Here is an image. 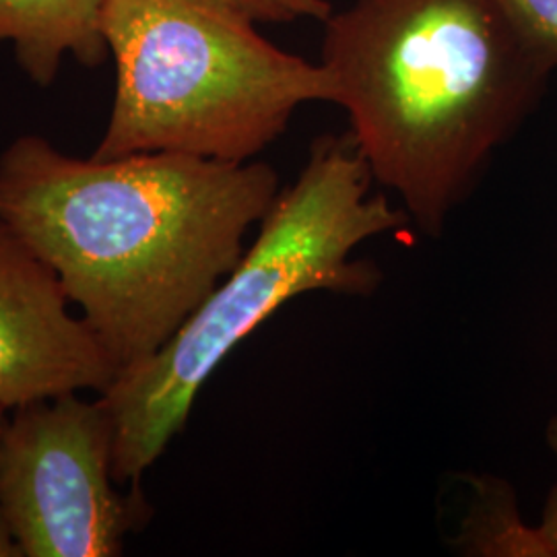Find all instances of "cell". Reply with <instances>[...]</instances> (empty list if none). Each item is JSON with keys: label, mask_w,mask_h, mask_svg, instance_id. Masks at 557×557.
<instances>
[{"label": "cell", "mask_w": 557, "mask_h": 557, "mask_svg": "<svg viewBox=\"0 0 557 557\" xmlns=\"http://www.w3.org/2000/svg\"><path fill=\"white\" fill-rule=\"evenodd\" d=\"M238 0H110L103 34L116 69L98 160L182 153L257 160L296 110L337 101L320 62L267 40Z\"/></svg>", "instance_id": "277c9868"}, {"label": "cell", "mask_w": 557, "mask_h": 557, "mask_svg": "<svg viewBox=\"0 0 557 557\" xmlns=\"http://www.w3.org/2000/svg\"><path fill=\"white\" fill-rule=\"evenodd\" d=\"M545 438L557 460V413L547 423ZM535 533L541 545V557H557V481L547 496Z\"/></svg>", "instance_id": "8fae6325"}, {"label": "cell", "mask_w": 557, "mask_h": 557, "mask_svg": "<svg viewBox=\"0 0 557 557\" xmlns=\"http://www.w3.org/2000/svg\"><path fill=\"white\" fill-rule=\"evenodd\" d=\"M259 23H294V21H326L335 11L329 0H238Z\"/></svg>", "instance_id": "30bf717a"}, {"label": "cell", "mask_w": 557, "mask_h": 557, "mask_svg": "<svg viewBox=\"0 0 557 557\" xmlns=\"http://www.w3.org/2000/svg\"><path fill=\"white\" fill-rule=\"evenodd\" d=\"M278 190L257 160H81L40 135L0 153V220L52 267L119 376L153 358L238 264Z\"/></svg>", "instance_id": "6da1fadb"}, {"label": "cell", "mask_w": 557, "mask_h": 557, "mask_svg": "<svg viewBox=\"0 0 557 557\" xmlns=\"http://www.w3.org/2000/svg\"><path fill=\"white\" fill-rule=\"evenodd\" d=\"M0 557H23L20 545L9 529V522L4 518L2 508H0Z\"/></svg>", "instance_id": "7c38bea8"}, {"label": "cell", "mask_w": 557, "mask_h": 557, "mask_svg": "<svg viewBox=\"0 0 557 557\" xmlns=\"http://www.w3.org/2000/svg\"><path fill=\"white\" fill-rule=\"evenodd\" d=\"M110 0H0V46L9 44L21 71L38 87L59 77L64 57L87 69L110 59L103 15Z\"/></svg>", "instance_id": "52a82bcc"}, {"label": "cell", "mask_w": 557, "mask_h": 557, "mask_svg": "<svg viewBox=\"0 0 557 557\" xmlns=\"http://www.w3.org/2000/svg\"><path fill=\"white\" fill-rule=\"evenodd\" d=\"M372 176L438 238L554 71L499 0H351L322 60Z\"/></svg>", "instance_id": "7a4b0ae2"}, {"label": "cell", "mask_w": 557, "mask_h": 557, "mask_svg": "<svg viewBox=\"0 0 557 557\" xmlns=\"http://www.w3.org/2000/svg\"><path fill=\"white\" fill-rule=\"evenodd\" d=\"M475 504L453 541L465 554L541 557L535 527L518 517L517 499L504 481H475Z\"/></svg>", "instance_id": "ba28073f"}, {"label": "cell", "mask_w": 557, "mask_h": 557, "mask_svg": "<svg viewBox=\"0 0 557 557\" xmlns=\"http://www.w3.org/2000/svg\"><path fill=\"white\" fill-rule=\"evenodd\" d=\"M520 34L543 59L557 66V0H499Z\"/></svg>", "instance_id": "9c48e42d"}, {"label": "cell", "mask_w": 557, "mask_h": 557, "mask_svg": "<svg viewBox=\"0 0 557 557\" xmlns=\"http://www.w3.org/2000/svg\"><path fill=\"white\" fill-rule=\"evenodd\" d=\"M59 275L0 220V407L106 393L119 368L73 312Z\"/></svg>", "instance_id": "8992f818"}, {"label": "cell", "mask_w": 557, "mask_h": 557, "mask_svg": "<svg viewBox=\"0 0 557 557\" xmlns=\"http://www.w3.org/2000/svg\"><path fill=\"white\" fill-rule=\"evenodd\" d=\"M374 182L351 133L314 140L238 264L153 358L101 393L114 419L119 485L139 487L186 425L205 382L278 308L312 292L366 296L379 287V267L354 252L409 218L386 195L372 193Z\"/></svg>", "instance_id": "3957f363"}, {"label": "cell", "mask_w": 557, "mask_h": 557, "mask_svg": "<svg viewBox=\"0 0 557 557\" xmlns=\"http://www.w3.org/2000/svg\"><path fill=\"white\" fill-rule=\"evenodd\" d=\"M4 419H7V409H2V407H0V430H2V423H4Z\"/></svg>", "instance_id": "4fadbf2b"}, {"label": "cell", "mask_w": 557, "mask_h": 557, "mask_svg": "<svg viewBox=\"0 0 557 557\" xmlns=\"http://www.w3.org/2000/svg\"><path fill=\"white\" fill-rule=\"evenodd\" d=\"M114 479V419L81 393L13 409L0 430V508L23 557H116L149 520Z\"/></svg>", "instance_id": "5b68a950"}]
</instances>
